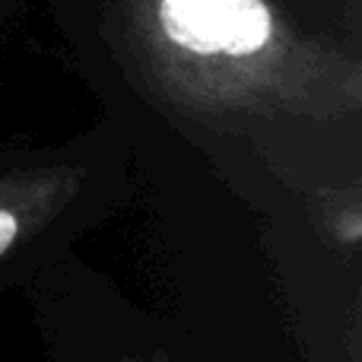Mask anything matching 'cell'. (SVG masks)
<instances>
[{
    "instance_id": "cell-1",
    "label": "cell",
    "mask_w": 362,
    "mask_h": 362,
    "mask_svg": "<svg viewBox=\"0 0 362 362\" xmlns=\"http://www.w3.org/2000/svg\"><path fill=\"white\" fill-rule=\"evenodd\" d=\"M102 35L153 108L213 134L340 124L362 108L356 51L276 0H105Z\"/></svg>"
},
{
    "instance_id": "cell-2",
    "label": "cell",
    "mask_w": 362,
    "mask_h": 362,
    "mask_svg": "<svg viewBox=\"0 0 362 362\" xmlns=\"http://www.w3.org/2000/svg\"><path fill=\"white\" fill-rule=\"evenodd\" d=\"M83 178L80 165H38L0 175V261L61 216L76 200Z\"/></svg>"
},
{
    "instance_id": "cell-3",
    "label": "cell",
    "mask_w": 362,
    "mask_h": 362,
    "mask_svg": "<svg viewBox=\"0 0 362 362\" xmlns=\"http://www.w3.org/2000/svg\"><path fill=\"white\" fill-rule=\"evenodd\" d=\"M308 216H312L318 235L334 251H353L362 242V200L359 187H318L308 197Z\"/></svg>"
}]
</instances>
